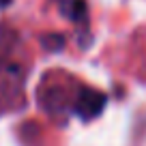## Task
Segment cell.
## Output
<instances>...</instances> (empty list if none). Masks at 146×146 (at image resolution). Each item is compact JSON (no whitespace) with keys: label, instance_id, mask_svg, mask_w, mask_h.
Masks as SVG:
<instances>
[{"label":"cell","instance_id":"6da1fadb","mask_svg":"<svg viewBox=\"0 0 146 146\" xmlns=\"http://www.w3.org/2000/svg\"><path fill=\"white\" fill-rule=\"evenodd\" d=\"M105 105H108V95L105 92H99L95 88H82L73 103V112L75 116H80L82 120H95L97 116L103 114Z\"/></svg>","mask_w":146,"mask_h":146},{"label":"cell","instance_id":"7a4b0ae2","mask_svg":"<svg viewBox=\"0 0 146 146\" xmlns=\"http://www.w3.org/2000/svg\"><path fill=\"white\" fill-rule=\"evenodd\" d=\"M62 15L71 19L73 24L86 28L88 24V5L86 0H64L62 2Z\"/></svg>","mask_w":146,"mask_h":146},{"label":"cell","instance_id":"3957f363","mask_svg":"<svg viewBox=\"0 0 146 146\" xmlns=\"http://www.w3.org/2000/svg\"><path fill=\"white\" fill-rule=\"evenodd\" d=\"M41 47L47 52H62L67 47V36L60 35V32H47V35H41Z\"/></svg>","mask_w":146,"mask_h":146},{"label":"cell","instance_id":"277c9868","mask_svg":"<svg viewBox=\"0 0 146 146\" xmlns=\"http://www.w3.org/2000/svg\"><path fill=\"white\" fill-rule=\"evenodd\" d=\"M11 5V0H0V9H5V7Z\"/></svg>","mask_w":146,"mask_h":146}]
</instances>
